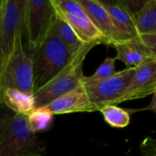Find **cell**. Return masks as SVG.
I'll use <instances>...</instances> for the list:
<instances>
[{
    "label": "cell",
    "mask_w": 156,
    "mask_h": 156,
    "mask_svg": "<svg viewBox=\"0 0 156 156\" xmlns=\"http://www.w3.org/2000/svg\"><path fill=\"white\" fill-rule=\"evenodd\" d=\"M2 103L12 112L27 116L35 109L33 96L15 89H6L3 91Z\"/></svg>",
    "instance_id": "5bb4252c"
},
{
    "label": "cell",
    "mask_w": 156,
    "mask_h": 156,
    "mask_svg": "<svg viewBox=\"0 0 156 156\" xmlns=\"http://www.w3.org/2000/svg\"><path fill=\"white\" fill-rule=\"evenodd\" d=\"M26 0H0V52L2 63L10 55L17 35L23 37Z\"/></svg>",
    "instance_id": "52a82bcc"
},
{
    "label": "cell",
    "mask_w": 156,
    "mask_h": 156,
    "mask_svg": "<svg viewBox=\"0 0 156 156\" xmlns=\"http://www.w3.org/2000/svg\"><path fill=\"white\" fill-rule=\"evenodd\" d=\"M1 69H2V57L0 52V102H2V88H1Z\"/></svg>",
    "instance_id": "cb8c5ba5"
},
{
    "label": "cell",
    "mask_w": 156,
    "mask_h": 156,
    "mask_svg": "<svg viewBox=\"0 0 156 156\" xmlns=\"http://www.w3.org/2000/svg\"><path fill=\"white\" fill-rule=\"evenodd\" d=\"M52 2L62 13L79 16H88L78 0H52Z\"/></svg>",
    "instance_id": "ffe728a7"
},
{
    "label": "cell",
    "mask_w": 156,
    "mask_h": 156,
    "mask_svg": "<svg viewBox=\"0 0 156 156\" xmlns=\"http://www.w3.org/2000/svg\"><path fill=\"white\" fill-rule=\"evenodd\" d=\"M53 3V2H52ZM54 5V4H53ZM56 12L60 15L75 30L78 36L85 43H97L105 44V39L103 35L99 31L95 25L90 21L89 16H79L69 14L62 13L54 5Z\"/></svg>",
    "instance_id": "4fadbf2b"
},
{
    "label": "cell",
    "mask_w": 156,
    "mask_h": 156,
    "mask_svg": "<svg viewBox=\"0 0 156 156\" xmlns=\"http://www.w3.org/2000/svg\"><path fill=\"white\" fill-rule=\"evenodd\" d=\"M110 14L117 28L127 37L133 38L138 36L135 27L134 15L127 7L123 0L101 1Z\"/></svg>",
    "instance_id": "7c38bea8"
},
{
    "label": "cell",
    "mask_w": 156,
    "mask_h": 156,
    "mask_svg": "<svg viewBox=\"0 0 156 156\" xmlns=\"http://www.w3.org/2000/svg\"><path fill=\"white\" fill-rule=\"evenodd\" d=\"M46 152V144L30 130L27 116L0 102V156H42Z\"/></svg>",
    "instance_id": "6da1fadb"
},
{
    "label": "cell",
    "mask_w": 156,
    "mask_h": 156,
    "mask_svg": "<svg viewBox=\"0 0 156 156\" xmlns=\"http://www.w3.org/2000/svg\"><path fill=\"white\" fill-rule=\"evenodd\" d=\"M115 58H106L96 71L89 77H83L86 81H100L106 80L115 74Z\"/></svg>",
    "instance_id": "d6986e66"
},
{
    "label": "cell",
    "mask_w": 156,
    "mask_h": 156,
    "mask_svg": "<svg viewBox=\"0 0 156 156\" xmlns=\"http://www.w3.org/2000/svg\"><path fill=\"white\" fill-rule=\"evenodd\" d=\"M138 37L147 48L156 53V34L139 35Z\"/></svg>",
    "instance_id": "7402d4cb"
},
{
    "label": "cell",
    "mask_w": 156,
    "mask_h": 156,
    "mask_svg": "<svg viewBox=\"0 0 156 156\" xmlns=\"http://www.w3.org/2000/svg\"><path fill=\"white\" fill-rule=\"evenodd\" d=\"M97 43H85L74 55L69 64L50 81L34 91V108H41L55 99L75 90L82 81L83 62L88 53Z\"/></svg>",
    "instance_id": "3957f363"
},
{
    "label": "cell",
    "mask_w": 156,
    "mask_h": 156,
    "mask_svg": "<svg viewBox=\"0 0 156 156\" xmlns=\"http://www.w3.org/2000/svg\"><path fill=\"white\" fill-rule=\"evenodd\" d=\"M1 88L2 93L6 89H15L33 96L35 91L33 58L22 34L17 35L10 55L2 63Z\"/></svg>",
    "instance_id": "277c9868"
},
{
    "label": "cell",
    "mask_w": 156,
    "mask_h": 156,
    "mask_svg": "<svg viewBox=\"0 0 156 156\" xmlns=\"http://www.w3.org/2000/svg\"><path fill=\"white\" fill-rule=\"evenodd\" d=\"M85 10L90 21L103 35L105 45L114 47L115 45L131 39L123 35L115 26L110 14L100 0H78Z\"/></svg>",
    "instance_id": "9c48e42d"
},
{
    "label": "cell",
    "mask_w": 156,
    "mask_h": 156,
    "mask_svg": "<svg viewBox=\"0 0 156 156\" xmlns=\"http://www.w3.org/2000/svg\"><path fill=\"white\" fill-rule=\"evenodd\" d=\"M100 112L102 113L104 121L112 127L124 128L127 127L130 123V112L116 105L105 106Z\"/></svg>",
    "instance_id": "ac0fdd59"
},
{
    "label": "cell",
    "mask_w": 156,
    "mask_h": 156,
    "mask_svg": "<svg viewBox=\"0 0 156 156\" xmlns=\"http://www.w3.org/2000/svg\"><path fill=\"white\" fill-rule=\"evenodd\" d=\"M76 53H73L58 37L53 25L38 48L31 52L35 90L57 76L69 64Z\"/></svg>",
    "instance_id": "7a4b0ae2"
},
{
    "label": "cell",
    "mask_w": 156,
    "mask_h": 156,
    "mask_svg": "<svg viewBox=\"0 0 156 156\" xmlns=\"http://www.w3.org/2000/svg\"><path fill=\"white\" fill-rule=\"evenodd\" d=\"M27 122L34 133L47 132L53 125L54 115L44 107L34 109L27 115Z\"/></svg>",
    "instance_id": "e0dca14e"
},
{
    "label": "cell",
    "mask_w": 156,
    "mask_h": 156,
    "mask_svg": "<svg viewBox=\"0 0 156 156\" xmlns=\"http://www.w3.org/2000/svg\"><path fill=\"white\" fill-rule=\"evenodd\" d=\"M53 115L73 112H97L93 104L83 90L81 85L75 90L55 99L44 106Z\"/></svg>",
    "instance_id": "30bf717a"
},
{
    "label": "cell",
    "mask_w": 156,
    "mask_h": 156,
    "mask_svg": "<svg viewBox=\"0 0 156 156\" xmlns=\"http://www.w3.org/2000/svg\"><path fill=\"white\" fill-rule=\"evenodd\" d=\"M116 50L115 59L122 61L127 68L138 67L149 59L156 58V53L147 48L137 37L119 43L113 47Z\"/></svg>",
    "instance_id": "8fae6325"
},
{
    "label": "cell",
    "mask_w": 156,
    "mask_h": 156,
    "mask_svg": "<svg viewBox=\"0 0 156 156\" xmlns=\"http://www.w3.org/2000/svg\"><path fill=\"white\" fill-rule=\"evenodd\" d=\"M125 5H127V7L130 9V11L135 15L144 5V4L145 3V1H140V0H123Z\"/></svg>",
    "instance_id": "603a6c76"
},
{
    "label": "cell",
    "mask_w": 156,
    "mask_h": 156,
    "mask_svg": "<svg viewBox=\"0 0 156 156\" xmlns=\"http://www.w3.org/2000/svg\"><path fill=\"white\" fill-rule=\"evenodd\" d=\"M134 19L138 36L156 34V0H146Z\"/></svg>",
    "instance_id": "9a60e30c"
},
{
    "label": "cell",
    "mask_w": 156,
    "mask_h": 156,
    "mask_svg": "<svg viewBox=\"0 0 156 156\" xmlns=\"http://www.w3.org/2000/svg\"><path fill=\"white\" fill-rule=\"evenodd\" d=\"M57 17L52 0H26L23 18V39L31 53L42 43Z\"/></svg>",
    "instance_id": "5b68a950"
},
{
    "label": "cell",
    "mask_w": 156,
    "mask_h": 156,
    "mask_svg": "<svg viewBox=\"0 0 156 156\" xmlns=\"http://www.w3.org/2000/svg\"><path fill=\"white\" fill-rule=\"evenodd\" d=\"M155 90L156 58H154L135 68L127 88L122 95L116 101L115 105L154 95L155 94Z\"/></svg>",
    "instance_id": "ba28073f"
},
{
    "label": "cell",
    "mask_w": 156,
    "mask_h": 156,
    "mask_svg": "<svg viewBox=\"0 0 156 156\" xmlns=\"http://www.w3.org/2000/svg\"><path fill=\"white\" fill-rule=\"evenodd\" d=\"M136 67L116 71L112 77L100 81H86L82 79L81 87L97 112L103 107L115 105L116 101L127 88Z\"/></svg>",
    "instance_id": "8992f818"
},
{
    "label": "cell",
    "mask_w": 156,
    "mask_h": 156,
    "mask_svg": "<svg viewBox=\"0 0 156 156\" xmlns=\"http://www.w3.org/2000/svg\"><path fill=\"white\" fill-rule=\"evenodd\" d=\"M56 10V9H55ZM57 17L54 23V29L58 37L68 47L73 53H76L84 44L81 38L78 36L72 27L57 12Z\"/></svg>",
    "instance_id": "2e32d148"
},
{
    "label": "cell",
    "mask_w": 156,
    "mask_h": 156,
    "mask_svg": "<svg viewBox=\"0 0 156 156\" xmlns=\"http://www.w3.org/2000/svg\"><path fill=\"white\" fill-rule=\"evenodd\" d=\"M141 151L144 156H156L155 140L154 138H146L141 144Z\"/></svg>",
    "instance_id": "44dd1931"
}]
</instances>
